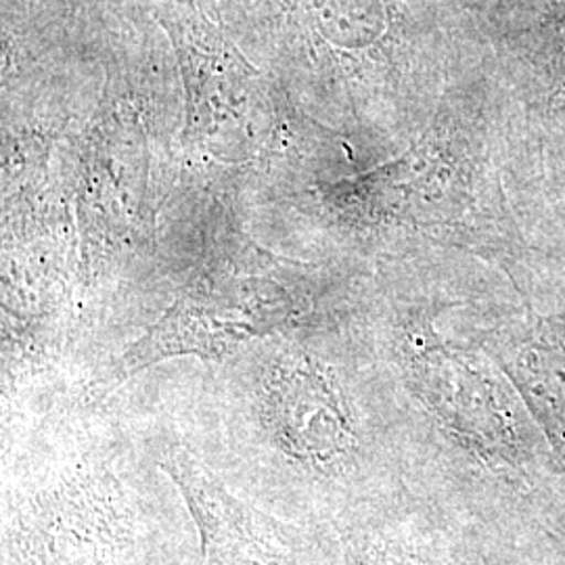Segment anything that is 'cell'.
I'll list each match as a JSON object with an SVG mask.
<instances>
[{"mask_svg": "<svg viewBox=\"0 0 565 565\" xmlns=\"http://www.w3.org/2000/svg\"><path fill=\"white\" fill-rule=\"evenodd\" d=\"M287 312L289 306L277 298L189 294L126 354L124 366L137 371L186 352L212 356L275 329Z\"/></svg>", "mask_w": 565, "mask_h": 565, "instance_id": "1", "label": "cell"}]
</instances>
